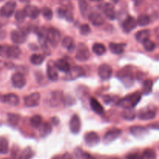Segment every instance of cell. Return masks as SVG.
Here are the masks:
<instances>
[{
    "instance_id": "6da1fadb",
    "label": "cell",
    "mask_w": 159,
    "mask_h": 159,
    "mask_svg": "<svg viewBox=\"0 0 159 159\" xmlns=\"http://www.w3.org/2000/svg\"><path fill=\"white\" fill-rule=\"evenodd\" d=\"M141 99V94L139 92H136L120 99L118 102V106L124 109H133L138 105Z\"/></svg>"
},
{
    "instance_id": "7a4b0ae2",
    "label": "cell",
    "mask_w": 159,
    "mask_h": 159,
    "mask_svg": "<svg viewBox=\"0 0 159 159\" xmlns=\"http://www.w3.org/2000/svg\"><path fill=\"white\" fill-rule=\"evenodd\" d=\"M90 57V52L88 48L84 43H80L76 51L75 58L79 61H86Z\"/></svg>"
},
{
    "instance_id": "3957f363",
    "label": "cell",
    "mask_w": 159,
    "mask_h": 159,
    "mask_svg": "<svg viewBox=\"0 0 159 159\" xmlns=\"http://www.w3.org/2000/svg\"><path fill=\"white\" fill-rule=\"evenodd\" d=\"M47 38H48V41H49V43L53 47H56L60 42L61 34L57 29L51 27L48 30Z\"/></svg>"
},
{
    "instance_id": "277c9868",
    "label": "cell",
    "mask_w": 159,
    "mask_h": 159,
    "mask_svg": "<svg viewBox=\"0 0 159 159\" xmlns=\"http://www.w3.org/2000/svg\"><path fill=\"white\" fill-rule=\"evenodd\" d=\"M156 116V110L151 107H144L141 109L138 113V117L142 120H152Z\"/></svg>"
},
{
    "instance_id": "5b68a950",
    "label": "cell",
    "mask_w": 159,
    "mask_h": 159,
    "mask_svg": "<svg viewBox=\"0 0 159 159\" xmlns=\"http://www.w3.org/2000/svg\"><path fill=\"white\" fill-rule=\"evenodd\" d=\"M16 3L15 1H9L0 9V13L4 17H10L15 12Z\"/></svg>"
},
{
    "instance_id": "8992f818",
    "label": "cell",
    "mask_w": 159,
    "mask_h": 159,
    "mask_svg": "<svg viewBox=\"0 0 159 159\" xmlns=\"http://www.w3.org/2000/svg\"><path fill=\"white\" fill-rule=\"evenodd\" d=\"M98 74L102 80H108L113 74V68L107 64H102L99 67Z\"/></svg>"
},
{
    "instance_id": "52a82bcc",
    "label": "cell",
    "mask_w": 159,
    "mask_h": 159,
    "mask_svg": "<svg viewBox=\"0 0 159 159\" xmlns=\"http://www.w3.org/2000/svg\"><path fill=\"white\" fill-rule=\"evenodd\" d=\"M40 94L39 93H34L26 96L24 99V103L27 107H37L40 103Z\"/></svg>"
},
{
    "instance_id": "ba28073f",
    "label": "cell",
    "mask_w": 159,
    "mask_h": 159,
    "mask_svg": "<svg viewBox=\"0 0 159 159\" xmlns=\"http://www.w3.org/2000/svg\"><path fill=\"white\" fill-rule=\"evenodd\" d=\"M12 84L15 88L22 89L26 85V79L21 73H15L12 76Z\"/></svg>"
},
{
    "instance_id": "9c48e42d",
    "label": "cell",
    "mask_w": 159,
    "mask_h": 159,
    "mask_svg": "<svg viewBox=\"0 0 159 159\" xmlns=\"http://www.w3.org/2000/svg\"><path fill=\"white\" fill-rule=\"evenodd\" d=\"M118 77L121 79L123 82L126 85H131L133 84L134 80H133V76H132L131 73L129 71L128 68H124V69H121L120 71L118 72Z\"/></svg>"
},
{
    "instance_id": "30bf717a",
    "label": "cell",
    "mask_w": 159,
    "mask_h": 159,
    "mask_svg": "<svg viewBox=\"0 0 159 159\" xmlns=\"http://www.w3.org/2000/svg\"><path fill=\"white\" fill-rule=\"evenodd\" d=\"M121 134H122V130H120V129H114V130H109L104 135L103 141L106 144H110V143H112L113 141L117 139Z\"/></svg>"
},
{
    "instance_id": "8fae6325",
    "label": "cell",
    "mask_w": 159,
    "mask_h": 159,
    "mask_svg": "<svg viewBox=\"0 0 159 159\" xmlns=\"http://www.w3.org/2000/svg\"><path fill=\"white\" fill-rule=\"evenodd\" d=\"M69 128L71 133L77 134L80 132L81 130V120L78 115L75 114L71 116L69 122Z\"/></svg>"
},
{
    "instance_id": "7c38bea8",
    "label": "cell",
    "mask_w": 159,
    "mask_h": 159,
    "mask_svg": "<svg viewBox=\"0 0 159 159\" xmlns=\"http://www.w3.org/2000/svg\"><path fill=\"white\" fill-rule=\"evenodd\" d=\"M11 40L16 44H21L26 40V35L21 30H12L11 33Z\"/></svg>"
},
{
    "instance_id": "4fadbf2b",
    "label": "cell",
    "mask_w": 159,
    "mask_h": 159,
    "mask_svg": "<svg viewBox=\"0 0 159 159\" xmlns=\"http://www.w3.org/2000/svg\"><path fill=\"white\" fill-rule=\"evenodd\" d=\"M85 143L89 147H93L99 144V137L96 132H89L84 137Z\"/></svg>"
},
{
    "instance_id": "5bb4252c",
    "label": "cell",
    "mask_w": 159,
    "mask_h": 159,
    "mask_svg": "<svg viewBox=\"0 0 159 159\" xmlns=\"http://www.w3.org/2000/svg\"><path fill=\"white\" fill-rule=\"evenodd\" d=\"M138 25L137 20L133 16H128L127 19H125L122 24V28L125 33H130L135 29Z\"/></svg>"
},
{
    "instance_id": "9a60e30c",
    "label": "cell",
    "mask_w": 159,
    "mask_h": 159,
    "mask_svg": "<svg viewBox=\"0 0 159 159\" xmlns=\"http://www.w3.org/2000/svg\"><path fill=\"white\" fill-rule=\"evenodd\" d=\"M0 99H1L2 102L11 106H17L20 102V99H19L18 96L13 94V93H9V94L1 96Z\"/></svg>"
},
{
    "instance_id": "2e32d148",
    "label": "cell",
    "mask_w": 159,
    "mask_h": 159,
    "mask_svg": "<svg viewBox=\"0 0 159 159\" xmlns=\"http://www.w3.org/2000/svg\"><path fill=\"white\" fill-rule=\"evenodd\" d=\"M100 9L102 11L106 16L110 20H113L116 18V12H115L114 8L110 3H105L100 6Z\"/></svg>"
},
{
    "instance_id": "e0dca14e",
    "label": "cell",
    "mask_w": 159,
    "mask_h": 159,
    "mask_svg": "<svg viewBox=\"0 0 159 159\" xmlns=\"http://www.w3.org/2000/svg\"><path fill=\"white\" fill-rule=\"evenodd\" d=\"M89 20L94 26H101L104 23V18L99 12H93L89 15Z\"/></svg>"
},
{
    "instance_id": "ac0fdd59",
    "label": "cell",
    "mask_w": 159,
    "mask_h": 159,
    "mask_svg": "<svg viewBox=\"0 0 159 159\" xmlns=\"http://www.w3.org/2000/svg\"><path fill=\"white\" fill-rule=\"evenodd\" d=\"M63 100V93L61 91H54L51 93L50 103L51 107H57Z\"/></svg>"
},
{
    "instance_id": "d6986e66",
    "label": "cell",
    "mask_w": 159,
    "mask_h": 159,
    "mask_svg": "<svg viewBox=\"0 0 159 159\" xmlns=\"http://www.w3.org/2000/svg\"><path fill=\"white\" fill-rule=\"evenodd\" d=\"M54 64L55 68L58 69L59 71H62V72L68 73L71 69L69 63L65 59H57Z\"/></svg>"
},
{
    "instance_id": "ffe728a7",
    "label": "cell",
    "mask_w": 159,
    "mask_h": 159,
    "mask_svg": "<svg viewBox=\"0 0 159 159\" xmlns=\"http://www.w3.org/2000/svg\"><path fill=\"white\" fill-rule=\"evenodd\" d=\"M47 75H48V78L51 82H56L58 79V75H57L56 68L54 66V64H53V62H50L48 65Z\"/></svg>"
},
{
    "instance_id": "44dd1931",
    "label": "cell",
    "mask_w": 159,
    "mask_h": 159,
    "mask_svg": "<svg viewBox=\"0 0 159 159\" xmlns=\"http://www.w3.org/2000/svg\"><path fill=\"white\" fill-rule=\"evenodd\" d=\"M24 11L26 12V16L30 17V18L33 19H37L39 16L40 13V11L37 6H26L24 8Z\"/></svg>"
},
{
    "instance_id": "7402d4cb",
    "label": "cell",
    "mask_w": 159,
    "mask_h": 159,
    "mask_svg": "<svg viewBox=\"0 0 159 159\" xmlns=\"http://www.w3.org/2000/svg\"><path fill=\"white\" fill-rule=\"evenodd\" d=\"M130 132L136 138H142L147 134L148 130L141 126H133L130 127Z\"/></svg>"
},
{
    "instance_id": "603a6c76",
    "label": "cell",
    "mask_w": 159,
    "mask_h": 159,
    "mask_svg": "<svg viewBox=\"0 0 159 159\" xmlns=\"http://www.w3.org/2000/svg\"><path fill=\"white\" fill-rule=\"evenodd\" d=\"M21 54V50L17 46H9L6 50V55L9 58H17Z\"/></svg>"
},
{
    "instance_id": "cb8c5ba5",
    "label": "cell",
    "mask_w": 159,
    "mask_h": 159,
    "mask_svg": "<svg viewBox=\"0 0 159 159\" xmlns=\"http://www.w3.org/2000/svg\"><path fill=\"white\" fill-rule=\"evenodd\" d=\"M90 107H91L92 110L95 112L96 113L99 115H102L104 113V108L101 105L100 102L98 100H96L95 98L92 97L89 100Z\"/></svg>"
},
{
    "instance_id": "d4e9b609",
    "label": "cell",
    "mask_w": 159,
    "mask_h": 159,
    "mask_svg": "<svg viewBox=\"0 0 159 159\" xmlns=\"http://www.w3.org/2000/svg\"><path fill=\"white\" fill-rule=\"evenodd\" d=\"M83 73V71H82V68L81 67L75 66L73 68H71L70 71L67 73L66 79H68V80H71V79H75L76 78L79 77Z\"/></svg>"
},
{
    "instance_id": "484cf974",
    "label": "cell",
    "mask_w": 159,
    "mask_h": 159,
    "mask_svg": "<svg viewBox=\"0 0 159 159\" xmlns=\"http://www.w3.org/2000/svg\"><path fill=\"white\" fill-rule=\"evenodd\" d=\"M57 15L60 18H65L68 22L73 21V15L70 10L66 8H59L57 9Z\"/></svg>"
},
{
    "instance_id": "4316f807",
    "label": "cell",
    "mask_w": 159,
    "mask_h": 159,
    "mask_svg": "<svg viewBox=\"0 0 159 159\" xmlns=\"http://www.w3.org/2000/svg\"><path fill=\"white\" fill-rule=\"evenodd\" d=\"M149 37H150V31H149V30H142L137 32L136 34H135V38H136L137 41L142 43L145 40H148Z\"/></svg>"
},
{
    "instance_id": "83f0119b",
    "label": "cell",
    "mask_w": 159,
    "mask_h": 159,
    "mask_svg": "<svg viewBox=\"0 0 159 159\" xmlns=\"http://www.w3.org/2000/svg\"><path fill=\"white\" fill-rule=\"evenodd\" d=\"M126 44L124 43H110L109 45L110 51L113 54H120L124 51V48Z\"/></svg>"
},
{
    "instance_id": "f1b7e54d",
    "label": "cell",
    "mask_w": 159,
    "mask_h": 159,
    "mask_svg": "<svg viewBox=\"0 0 159 159\" xmlns=\"http://www.w3.org/2000/svg\"><path fill=\"white\" fill-rule=\"evenodd\" d=\"M121 116L126 120L131 121L136 118V113L133 109H124Z\"/></svg>"
},
{
    "instance_id": "f546056e",
    "label": "cell",
    "mask_w": 159,
    "mask_h": 159,
    "mask_svg": "<svg viewBox=\"0 0 159 159\" xmlns=\"http://www.w3.org/2000/svg\"><path fill=\"white\" fill-rule=\"evenodd\" d=\"M51 130H52V127H51V124L49 123H44L43 124H42L40 129V136L41 138H45L51 133Z\"/></svg>"
},
{
    "instance_id": "4dcf8cb0",
    "label": "cell",
    "mask_w": 159,
    "mask_h": 159,
    "mask_svg": "<svg viewBox=\"0 0 159 159\" xmlns=\"http://www.w3.org/2000/svg\"><path fill=\"white\" fill-rule=\"evenodd\" d=\"M62 46L68 49L69 51H71L75 49L74 40L71 37H65L62 40Z\"/></svg>"
},
{
    "instance_id": "1f68e13d",
    "label": "cell",
    "mask_w": 159,
    "mask_h": 159,
    "mask_svg": "<svg viewBox=\"0 0 159 159\" xmlns=\"http://www.w3.org/2000/svg\"><path fill=\"white\" fill-rule=\"evenodd\" d=\"M93 51L96 54L100 56L105 54L107 49H106V47L102 43H96L93 45Z\"/></svg>"
},
{
    "instance_id": "d6a6232c",
    "label": "cell",
    "mask_w": 159,
    "mask_h": 159,
    "mask_svg": "<svg viewBox=\"0 0 159 159\" xmlns=\"http://www.w3.org/2000/svg\"><path fill=\"white\" fill-rule=\"evenodd\" d=\"M44 59H45V57L43 55H42V54H33V55H31L30 60L31 63L34 64V65H40L43 63Z\"/></svg>"
},
{
    "instance_id": "836d02e7",
    "label": "cell",
    "mask_w": 159,
    "mask_h": 159,
    "mask_svg": "<svg viewBox=\"0 0 159 159\" xmlns=\"http://www.w3.org/2000/svg\"><path fill=\"white\" fill-rule=\"evenodd\" d=\"M137 23L139 26H147L150 23V17L148 16L146 14H141L138 17V20H137Z\"/></svg>"
},
{
    "instance_id": "e575fe53",
    "label": "cell",
    "mask_w": 159,
    "mask_h": 159,
    "mask_svg": "<svg viewBox=\"0 0 159 159\" xmlns=\"http://www.w3.org/2000/svg\"><path fill=\"white\" fill-rule=\"evenodd\" d=\"M20 116L15 113H9L8 114V121L9 124L12 127H16L20 121Z\"/></svg>"
},
{
    "instance_id": "d590c367",
    "label": "cell",
    "mask_w": 159,
    "mask_h": 159,
    "mask_svg": "<svg viewBox=\"0 0 159 159\" xmlns=\"http://www.w3.org/2000/svg\"><path fill=\"white\" fill-rule=\"evenodd\" d=\"M9 151V144L6 138H0V154H5L8 153Z\"/></svg>"
},
{
    "instance_id": "8d00e7d4",
    "label": "cell",
    "mask_w": 159,
    "mask_h": 159,
    "mask_svg": "<svg viewBox=\"0 0 159 159\" xmlns=\"http://www.w3.org/2000/svg\"><path fill=\"white\" fill-rule=\"evenodd\" d=\"M42 116L40 115H35L30 119V125L34 128H37L40 127L42 124Z\"/></svg>"
},
{
    "instance_id": "74e56055",
    "label": "cell",
    "mask_w": 159,
    "mask_h": 159,
    "mask_svg": "<svg viewBox=\"0 0 159 159\" xmlns=\"http://www.w3.org/2000/svg\"><path fill=\"white\" fill-rule=\"evenodd\" d=\"M34 156V152L30 148H26V149L23 150L21 155L19 156L18 159H31Z\"/></svg>"
},
{
    "instance_id": "f35d334b",
    "label": "cell",
    "mask_w": 159,
    "mask_h": 159,
    "mask_svg": "<svg viewBox=\"0 0 159 159\" xmlns=\"http://www.w3.org/2000/svg\"><path fill=\"white\" fill-rule=\"evenodd\" d=\"M156 158V154L155 151L152 149H147L144 151L141 155V159H155Z\"/></svg>"
},
{
    "instance_id": "ab89813d",
    "label": "cell",
    "mask_w": 159,
    "mask_h": 159,
    "mask_svg": "<svg viewBox=\"0 0 159 159\" xmlns=\"http://www.w3.org/2000/svg\"><path fill=\"white\" fill-rule=\"evenodd\" d=\"M152 86H153V82L152 80L148 79L146 80L143 84V93L145 95L149 94L152 90Z\"/></svg>"
},
{
    "instance_id": "60d3db41",
    "label": "cell",
    "mask_w": 159,
    "mask_h": 159,
    "mask_svg": "<svg viewBox=\"0 0 159 159\" xmlns=\"http://www.w3.org/2000/svg\"><path fill=\"white\" fill-rule=\"evenodd\" d=\"M41 12H42V15H43V16L44 17L46 20H51V19H52L53 12H52V10L50 9V8L44 7L43 9H42Z\"/></svg>"
},
{
    "instance_id": "b9f144b4",
    "label": "cell",
    "mask_w": 159,
    "mask_h": 159,
    "mask_svg": "<svg viewBox=\"0 0 159 159\" xmlns=\"http://www.w3.org/2000/svg\"><path fill=\"white\" fill-rule=\"evenodd\" d=\"M143 46H144V49L147 51H152L155 48V44L153 41L151 40H147L143 43Z\"/></svg>"
},
{
    "instance_id": "7bdbcfd3",
    "label": "cell",
    "mask_w": 159,
    "mask_h": 159,
    "mask_svg": "<svg viewBox=\"0 0 159 159\" xmlns=\"http://www.w3.org/2000/svg\"><path fill=\"white\" fill-rule=\"evenodd\" d=\"M79 8H80L81 12H82V15H85V13H86V12L88 11L89 9V5L86 2L85 0H79Z\"/></svg>"
},
{
    "instance_id": "ee69618b",
    "label": "cell",
    "mask_w": 159,
    "mask_h": 159,
    "mask_svg": "<svg viewBox=\"0 0 159 159\" xmlns=\"http://www.w3.org/2000/svg\"><path fill=\"white\" fill-rule=\"evenodd\" d=\"M26 17V12H25L24 9H19V10L16 11L15 14V18L17 21H23V20H25V18Z\"/></svg>"
},
{
    "instance_id": "f6af8a7d",
    "label": "cell",
    "mask_w": 159,
    "mask_h": 159,
    "mask_svg": "<svg viewBox=\"0 0 159 159\" xmlns=\"http://www.w3.org/2000/svg\"><path fill=\"white\" fill-rule=\"evenodd\" d=\"M80 32L82 35H88L91 32L90 26L88 24H83L80 26Z\"/></svg>"
},
{
    "instance_id": "bcb514c9",
    "label": "cell",
    "mask_w": 159,
    "mask_h": 159,
    "mask_svg": "<svg viewBox=\"0 0 159 159\" xmlns=\"http://www.w3.org/2000/svg\"><path fill=\"white\" fill-rule=\"evenodd\" d=\"M126 158L127 159H141V155H138V153H133L127 155Z\"/></svg>"
},
{
    "instance_id": "7dc6e473",
    "label": "cell",
    "mask_w": 159,
    "mask_h": 159,
    "mask_svg": "<svg viewBox=\"0 0 159 159\" xmlns=\"http://www.w3.org/2000/svg\"><path fill=\"white\" fill-rule=\"evenodd\" d=\"M103 101H104V102H106V103L107 104H108V103H110V102H111V97H110V96H103Z\"/></svg>"
},
{
    "instance_id": "c3c4849f",
    "label": "cell",
    "mask_w": 159,
    "mask_h": 159,
    "mask_svg": "<svg viewBox=\"0 0 159 159\" xmlns=\"http://www.w3.org/2000/svg\"><path fill=\"white\" fill-rule=\"evenodd\" d=\"M84 159H96L94 157H93L92 155H89V154H84Z\"/></svg>"
},
{
    "instance_id": "681fc988",
    "label": "cell",
    "mask_w": 159,
    "mask_h": 159,
    "mask_svg": "<svg viewBox=\"0 0 159 159\" xmlns=\"http://www.w3.org/2000/svg\"><path fill=\"white\" fill-rule=\"evenodd\" d=\"M133 2L136 6H140L143 2V0H133Z\"/></svg>"
},
{
    "instance_id": "f907efd6",
    "label": "cell",
    "mask_w": 159,
    "mask_h": 159,
    "mask_svg": "<svg viewBox=\"0 0 159 159\" xmlns=\"http://www.w3.org/2000/svg\"><path fill=\"white\" fill-rule=\"evenodd\" d=\"M155 34H156V35L158 36V37H159V27L156 28V29H155Z\"/></svg>"
},
{
    "instance_id": "816d5d0a",
    "label": "cell",
    "mask_w": 159,
    "mask_h": 159,
    "mask_svg": "<svg viewBox=\"0 0 159 159\" xmlns=\"http://www.w3.org/2000/svg\"><path fill=\"white\" fill-rule=\"evenodd\" d=\"M2 51H3V47L0 45V55H1V54H2Z\"/></svg>"
},
{
    "instance_id": "f5cc1de1",
    "label": "cell",
    "mask_w": 159,
    "mask_h": 159,
    "mask_svg": "<svg viewBox=\"0 0 159 159\" xmlns=\"http://www.w3.org/2000/svg\"><path fill=\"white\" fill-rule=\"evenodd\" d=\"M19 1L22 2H29L30 0H19Z\"/></svg>"
},
{
    "instance_id": "db71d44e",
    "label": "cell",
    "mask_w": 159,
    "mask_h": 159,
    "mask_svg": "<svg viewBox=\"0 0 159 159\" xmlns=\"http://www.w3.org/2000/svg\"><path fill=\"white\" fill-rule=\"evenodd\" d=\"M52 159H61V157L60 156H54V158H52Z\"/></svg>"
},
{
    "instance_id": "11a10c76",
    "label": "cell",
    "mask_w": 159,
    "mask_h": 159,
    "mask_svg": "<svg viewBox=\"0 0 159 159\" xmlns=\"http://www.w3.org/2000/svg\"><path fill=\"white\" fill-rule=\"evenodd\" d=\"M112 2H113L114 3H118L120 2V0H111Z\"/></svg>"
},
{
    "instance_id": "9f6ffc18",
    "label": "cell",
    "mask_w": 159,
    "mask_h": 159,
    "mask_svg": "<svg viewBox=\"0 0 159 159\" xmlns=\"http://www.w3.org/2000/svg\"><path fill=\"white\" fill-rule=\"evenodd\" d=\"M90 1H93V2H99L101 0H90Z\"/></svg>"
},
{
    "instance_id": "6f0895ef",
    "label": "cell",
    "mask_w": 159,
    "mask_h": 159,
    "mask_svg": "<svg viewBox=\"0 0 159 159\" xmlns=\"http://www.w3.org/2000/svg\"><path fill=\"white\" fill-rule=\"evenodd\" d=\"M110 159H119V158H110Z\"/></svg>"
},
{
    "instance_id": "680465c9",
    "label": "cell",
    "mask_w": 159,
    "mask_h": 159,
    "mask_svg": "<svg viewBox=\"0 0 159 159\" xmlns=\"http://www.w3.org/2000/svg\"><path fill=\"white\" fill-rule=\"evenodd\" d=\"M2 1H4V0H0V2H2Z\"/></svg>"
}]
</instances>
